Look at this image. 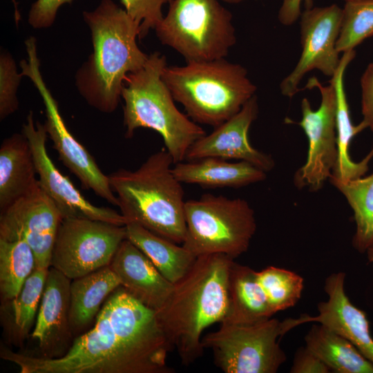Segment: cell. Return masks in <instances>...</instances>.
Listing matches in <instances>:
<instances>
[{
  "label": "cell",
  "mask_w": 373,
  "mask_h": 373,
  "mask_svg": "<svg viewBox=\"0 0 373 373\" xmlns=\"http://www.w3.org/2000/svg\"><path fill=\"white\" fill-rule=\"evenodd\" d=\"M71 279L50 267L30 336L44 358L62 356L74 340L69 325Z\"/></svg>",
  "instance_id": "17"
},
{
  "label": "cell",
  "mask_w": 373,
  "mask_h": 373,
  "mask_svg": "<svg viewBox=\"0 0 373 373\" xmlns=\"http://www.w3.org/2000/svg\"><path fill=\"white\" fill-rule=\"evenodd\" d=\"M342 8L336 4L305 8L300 14L302 51L294 70L280 84L281 93L292 97L303 77L313 70L332 77L341 58L336 49Z\"/></svg>",
  "instance_id": "13"
},
{
  "label": "cell",
  "mask_w": 373,
  "mask_h": 373,
  "mask_svg": "<svg viewBox=\"0 0 373 373\" xmlns=\"http://www.w3.org/2000/svg\"><path fill=\"white\" fill-rule=\"evenodd\" d=\"M125 226L126 238L136 245L173 284L184 276L197 258L182 245L179 246L137 223L128 222Z\"/></svg>",
  "instance_id": "25"
},
{
  "label": "cell",
  "mask_w": 373,
  "mask_h": 373,
  "mask_svg": "<svg viewBox=\"0 0 373 373\" xmlns=\"http://www.w3.org/2000/svg\"><path fill=\"white\" fill-rule=\"evenodd\" d=\"M93 53L76 74V85L86 101L110 113L117 107L126 75L143 67L149 55L138 47L140 24L112 0H102L85 11Z\"/></svg>",
  "instance_id": "3"
},
{
  "label": "cell",
  "mask_w": 373,
  "mask_h": 373,
  "mask_svg": "<svg viewBox=\"0 0 373 373\" xmlns=\"http://www.w3.org/2000/svg\"><path fill=\"white\" fill-rule=\"evenodd\" d=\"M22 133L29 142L39 185L56 205L63 218H89L126 225V220L121 213L108 207L93 204L55 166L47 151L48 135L45 126L34 121L32 111L23 125Z\"/></svg>",
  "instance_id": "15"
},
{
  "label": "cell",
  "mask_w": 373,
  "mask_h": 373,
  "mask_svg": "<svg viewBox=\"0 0 373 373\" xmlns=\"http://www.w3.org/2000/svg\"><path fill=\"white\" fill-rule=\"evenodd\" d=\"M289 330L285 321L269 318L254 323H220L202 338L214 363L225 373H276L285 362L278 338Z\"/></svg>",
  "instance_id": "9"
},
{
  "label": "cell",
  "mask_w": 373,
  "mask_h": 373,
  "mask_svg": "<svg viewBox=\"0 0 373 373\" xmlns=\"http://www.w3.org/2000/svg\"><path fill=\"white\" fill-rule=\"evenodd\" d=\"M110 267L121 285L133 297L155 312L162 307L173 289V284L127 238L119 245Z\"/></svg>",
  "instance_id": "19"
},
{
  "label": "cell",
  "mask_w": 373,
  "mask_h": 373,
  "mask_svg": "<svg viewBox=\"0 0 373 373\" xmlns=\"http://www.w3.org/2000/svg\"><path fill=\"white\" fill-rule=\"evenodd\" d=\"M305 341L331 372L373 373V364L351 342L319 323L310 328Z\"/></svg>",
  "instance_id": "26"
},
{
  "label": "cell",
  "mask_w": 373,
  "mask_h": 373,
  "mask_svg": "<svg viewBox=\"0 0 373 373\" xmlns=\"http://www.w3.org/2000/svg\"><path fill=\"white\" fill-rule=\"evenodd\" d=\"M355 55L354 50L343 53L340 64L329 81L336 91L338 146V160L330 178L341 181H348L363 176L368 170L370 161L373 157V149L359 162L353 161L349 152L350 144L353 137L367 128L362 122L356 126L352 123L345 90V72Z\"/></svg>",
  "instance_id": "21"
},
{
  "label": "cell",
  "mask_w": 373,
  "mask_h": 373,
  "mask_svg": "<svg viewBox=\"0 0 373 373\" xmlns=\"http://www.w3.org/2000/svg\"><path fill=\"white\" fill-rule=\"evenodd\" d=\"M258 114V99L254 95L236 115L194 142L184 160L214 157L245 161L265 172L271 171L275 166L272 157L253 147L249 140L250 126Z\"/></svg>",
  "instance_id": "16"
},
{
  "label": "cell",
  "mask_w": 373,
  "mask_h": 373,
  "mask_svg": "<svg viewBox=\"0 0 373 373\" xmlns=\"http://www.w3.org/2000/svg\"><path fill=\"white\" fill-rule=\"evenodd\" d=\"M48 269L35 267L18 294L12 300L1 303L11 309L9 330L13 338L20 343L28 337L35 323Z\"/></svg>",
  "instance_id": "29"
},
{
  "label": "cell",
  "mask_w": 373,
  "mask_h": 373,
  "mask_svg": "<svg viewBox=\"0 0 373 373\" xmlns=\"http://www.w3.org/2000/svg\"><path fill=\"white\" fill-rule=\"evenodd\" d=\"M171 0H120L126 12L140 24L139 39L146 36L162 20L163 6Z\"/></svg>",
  "instance_id": "33"
},
{
  "label": "cell",
  "mask_w": 373,
  "mask_h": 373,
  "mask_svg": "<svg viewBox=\"0 0 373 373\" xmlns=\"http://www.w3.org/2000/svg\"><path fill=\"white\" fill-rule=\"evenodd\" d=\"M120 285L110 265L71 280L69 325L74 338L87 331L106 298Z\"/></svg>",
  "instance_id": "23"
},
{
  "label": "cell",
  "mask_w": 373,
  "mask_h": 373,
  "mask_svg": "<svg viewBox=\"0 0 373 373\" xmlns=\"http://www.w3.org/2000/svg\"><path fill=\"white\" fill-rule=\"evenodd\" d=\"M343 272L334 273L325 283L326 301L318 304L315 316L289 318L292 329L309 322L318 323L351 342L373 364V338L364 312L356 307L345 291Z\"/></svg>",
  "instance_id": "18"
},
{
  "label": "cell",
  "mask_w": 373,
  "mask_h": 373,
  "mask_svg": "<svg viewBox=\"0 0 373 373\" xmlns=\"http://www.w3.org/2000/svg\"><path fill=\"white\" fill-rule=\"evenodd\" d=\"M317 88L321 102L314 111L309 100L301 102L302 118L296 122L300 126L308 140L306 162L295 173L294 183L297 187H307L316 191L329 180L338 160L336 134V97L332 84L323 86L315 77H311L305 88Z\"/></svg>",
  "instance_id": "12"
},
{
  "label": "cell",
  "mask_w": 373,
  "mask_h": 373,
  "mask_svg": "<svg viewBox=\"0 0 373 373\" xmlns=\"http://www.w3.org/2000/svg\"><path fill=\"white\" fill-rule=\"evenodd\" d=\"M304 2L306 8L312 7V0H283L278 11V19L285 26L294 23L300 16V5Z\"/></svg>",
  "instance_id": "37"
},
{
  "label": "cell",
  "mask_w": 373,
  "mask_h": 373,
  "mask_svg": "<svg viewBox=\"0 0 373 373\" xmlns=\"http://www.w3.org/2000/svg\"><path fill=\"white\" fill-rule=\"evenodd\" d=\"M155 30L186 62L225 58L236 43L232 14L219 0H171Z\"/></svg>",
  "instance_id": "7"
},
{
  "label": "cell",
  "mask_w": 373,
  "mask_h": 373,
  "mask_svg": "<svg viewBox=\"0 0 373 373\" xmlns=\"http://www.w3.org/2000/svg\"><path fill=\"white\" fill-rule=\"evenodd\" d=\"M35 267V257L24 240L0 238V295L1 303L12 300Z\"/></svg>",
  "instance_id": "28"
},
{
  "label": "cell",
  "mask_w": 373,
  "mask_h": 373,
  "mask_svg": "<svg viewBox=\"0 0 373 373\" xmlns=\"http://www.w3.org/2000/svg\"><path fill=\"white\" fill-rule=\"evenodd\" d=\"M366 254L369 262L373 264V245L367 250Z\"/></svg>",
  "instance_id": "38"
},
{
  "label": "cell",
  "mask_w": 373,
  "mask_h": 373,
  "mask_svg": "<svg viewBox=\"0 0 373 373\" xmlns=\"http://www.w3.org/2000/svg\"><path fill=\"white\" fill-rule=\"evenodd\" d=\"M346 2H359V1H372V0H344Z\"/></svg>",
  "instance_id": "41"
},
{
  "label": "cell",
  "mask_w": 373,
  "mask_h": 373,
  "mask_svg": "<svg viewBox=\"0 0 373 373\" xmlns=\"http://www.w3.org/2000/svg\"><path fill=\"white\" fill-rule=\"evenodd\" d=\"M226 3H233V4H236V3H240L242 1H244L245 0H222Z\"/></svg>",
  "instance_id": "39"
},
{
  "label": "cell",
  "mask_w": 373,
  "mask_h": 373,
  "mask_svg": "<svg viewBox=\"0 0 373 373\" xmlns=\"http://www.w3.org/2000/svg\"><path fill=\"white\" fill-rule=\"evenodd\" d=\"M155 312L122 285L104 303L94 325L62 356L44 358L1 347L0 356L20 373H173L171 350Z\"/></svg>",
  "instance_id": "1"
},
{
  "label": "cell",
  "mask_w": 373,
  "mask_h": 373,
  "mask_svg": "<svg viewBox=\"0 0 373 373\" xmlns=\"http://www.w3.org/2000/svg\"><path fill=\"white\" fill-rule=\"evenodd\" d=\"M22 75L17 73L15 62L8 52L0 57V119L2 120L17 110L16 93Z\"/></svg>",
  "instance_id": "32"
},
{
  "label": "cell",
  "mask_w": 373,
  "mask_h": 373,
  "mask_svg": "<svg viewBox=\"0 0 373 373\" xmlns=\"http://www.w3.org/2000/svg\"><path fill=\"white\" fill-rule=\"evenodd\" d=\"M126 238L125 225L89 218H62L50 259V267L71 280L111 264Z\"/></svg>",
  "instance_id": "10"
},
{
  "label": "cell",
  "mask_w": 373,
  "mask_h": 373,
  "mask_svg": "<svg viewBox=\"0 0 373 373\" xmlns=\"http://www.w3.org/2000/svg\"><path fill=\"white\" fill-rule=\"evenodd\" d=\"M73 0H36L31 6L28 22L35 28L50 27L54 22L61 6Z\"/></svg>",
  "instance_id": "34"
},
{
  "label": "cell",
  "mask_w": 373,
  "mask_h": 373,
  "mask_svg": "<svg viewBox=\"0 0 373 373\" xmlns=\"http://www.w3.org/2000/svg\"><path fill=\"white\" fill-rule=\"evenodd\" d=\"M257 276L274 314L293 307L300 298L304 280L296 273L269 266L257 271Z\"/></svg>",
  "instance_id": "30"
},
{
  "label": "cell",
  "mask_w": 373,
  "mask_h": 373,
  "mask_svg": "<svg viewBox=\"0 0 373 373\" xmlns=\"http://www.w3.org/2000/svg\"><path fill=\"white\" fill-rule=\"evenodd\" d=\"M373 36V0L346 2L342 8L336 49L344 53Z\"/></svg>",
  "instance_id": "31"
},
{
  "label": "cell",
  "mask_w": 373,
  "mask_h": 373,
  "mask_svg": "<svg viewBox=\"0 0 373 373\" xmlns=\"http://www.w3.org/2000/svg\"><path fill=\"white\" fill-rule=\"evenodd\" d=\"M180 162L173 166L175 177L181 182L206 188H240L264 181L267 172L245 161L207 157Z\"/></svg>",
  "instance_id": "20"
},
{
  "label": "cell",
  "mask_w": 373,
  "mask_h": 373,
  "mask_svg": "<svg viewBox=\"0 0 373 373\" xmlns=\"http://www.w3.org/2000/svg\"><path fill=\"white\" fill-rule=\"evenodd\" d=\"M229 307L222 321L254 323L274 314L260 286L257 271L231 262L228 276Z\"/></svg>",
  "instance_id": "24"
},
{
  "label": "cell",
  "mask_w": 373,
  "mask_h": 373,
  "mask_svg": "<svg viewBox=\"0 0 373 373\" xmlns=\"http://www.w3.org/2000/svg\"><path fill=\"white\" fill-rule=\"evenodd\" d=\"M329 368L306 346L300 347L295 354L290 372L328 373Z\"/></svg>",
  "instance_id": "36"
},
{
  "label": "cell",
  "mask_w": 373,
  "mask_h": 373,
  "mask_svg": "<svg viewBox=\"0 0 373 373\" xmlns=\"http://www.w3.org/2000/svg\"><path fill=\"white\" fill-rule=\"evenodd\" d=\"M182 246L195 256L223 254L232 259L246 252L256 230L254 211L242 198L204 194L185 203Z\"/></svg>",
  "instance_id": "8"
},
{
  "label": "cell",
  "mask_w": 373,
  "mask_h": 373,
  "mask_svg": "<svg viewBox=\"0 0 373 373\" xmlns=\"http://www.w3.org/2000/svg\"><path fill=\"white\" fill-rule=\"evenodd\" d=\"M62 216L39 183L0 211V238L22 240L31 247L35 267L48 269Z\"/></svg>",
  "instance_id": "14"
},
{
  "label": "cell",
  "mask_w": 373,
  "mask_h": 373,
  "mask_svg": "<svg viewBox=\"0 0 373 373\" xmlns=\"http://www.w3.org/2000/svg\"><path fill=\"white\" fill-rule=\"evenodd\" d=\"M162 77L193 121L214 128L240 111L257 89L244 66L225 58L166 66Z\"/></svg>",
  "instance_id": "6"
},
{
  "label": "cell",
  "mask_w": 373,
  "mask_h": 373,
  "mask_svg": "<svg viewBox=\"0 0 373 373\" xmlns=\"http://www.w3.org/2000/svg\"><path fill=\"white\" fill-rule=\"evenodd\" d=\"M174 162L165 148L151 154L137 169L108 175L121 214L178 244L186 233L182 184L174 175Z\"/></svg>",
  "instance_id": "4"
},
{
  "label": "cell",
  "mask_w": 373,
  "mask_h": 373,
  "mask_svg": "<svg viewBox=\"0 0 373 373\" xmlns=\"http://www.w3.org/2000/svg\"><path fill=\"white\" fill-rule=\"evenodd\" d=\"M329 181L342 193L353 211L356 224L354 247L366 253L373 245V173L348 181L332 178Z\"/></svg>",
  "instance_id": "27"
},
{
  "label": "cell",
  "mask_w": 373,
  "mask_h": 373,
  "mask_svg": "<svg viewBox=\"0 0 373 373\" xmlns=\"http://www.w3.org/2000/svg\"><path fill=\"white\" fill-rule=\"evenodd\" d=\"M12 1H14V3H15V5L16 6L15 1V0H12ZM16 10H17V6H16ZM15 17H16V21L17 23L18 20L20 19V15H19V12L17 11V16Z\"/></svg>",
  "instance_id": "40"
},
{
  "label": "cell",
  "mask_w": 373,
  "mask_h": 373,
  "mask_svg": "<svg viewBox=\"0 0 373 373\" xmlns=\"http://www.w3.org/2000/svg\"><path fill=\"white\" fill-rule=\"evenodd\" d=\"M233 259L223 254L198 256L177 283L157 319L182 363L189 365L203 354L202 334L221 323L229 307L228 276Z\"/></svg>",
  "instance_id": "2"
},
{
  "label": "cell",
  "mask_w": 373,
  "mask_h": 373,
  "mask_svg": "<svg viewBox=\"0 0 373 373\" xmlns=\"http://www.w3.org/2000/svg\"><path fill=\"white\" fill-rule=\"evenodd\" d=\"M25 44L28 60L21 61V75L30 79L43 100L46 112L44 124L59 159L77 178L83 189L91 190L95 195L117 207V199L111 188L108 175L102 171L94 157L67 128L58 104L44 81L39 70L35 37H29Z\"/></svg>",
  "instance_id": "11"
},
{
  "label": "cell",
  "mask_w": 373,
  "mask_h": 373,
  "mask_svg": "<svg viewBox=\"0 0 373 373\" xmlns=\"http://www.w3.org/2000/svg\"><path fill=\"white\" fill-rule=\"evenodd\" d=\"M166 66V57L154 52L142 68L126 75L122 90L123 120L126 138L132 137L139 128L159 133L176 164L184 161L189 149L206 132L175 105L162 77Z\"/></svg>",
  "instance_id": "5"
},
{
  "label": "cell",
  "mask_w": 373,
  "mask_h": 373,
  "mask_svg": "<svg viewBox=\"0 0 373 373\" xmlns=\"http://www.w3.org/2000/svg\"><path fill=\"white\" fill-rule=\"evenodd\" d=\"M361 122L373 133V61L368 64L361 76Z\"/></svg>",
  "instance_id": "35"
},
{
  "label": "cell",
  "mask_w": 373,
  "mask_h": 373,
  "mask_svg": "<svg viewBox=\"0 0 373 373\" xmlns=\"http://www.w3.org/2000/svg\"><path fill=\"white\" fill-rule=\"evenodd\" d=\"M26 137L15 133L0 147V211L30 192L39 182Z\"/></svg>",
  "instance_id": "22"
}]
</instances>
